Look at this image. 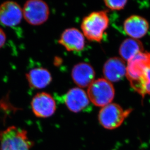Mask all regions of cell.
Returning a JSON list of instances; mask_svg holds the SVG:
<instances>
[{"label": "cell", "instance_id": "cell-1", "mask_svg": "<svg viewBox=\"0 0 150 150\" xmlns=\"http://www.w3.org/2000/svg\"><path fill=\"white\" fill-rule=\"evenodd\" d=\"M126 76L132 88L142 98L150 95V52H140L128 61Z\"/></svg>", "mask_w": 150, "mask_h": 150}, {"label": "cell", "instance_id": "cell-2", "mask_svg": "<svg viewBox=\"0 0 150 150\" xmlns=\"http://www.w3.org/2000/svg\"><path fill=\"white\" fill-rule=\"evenodd\" d=\"M109 21L106 11L93 12L83 20L81 28L83 35L88 40L100 42L108 26Z\"/></svg>", "mask_w": 150, "mask_h": 150}, {"label": "cell", "instance_id": "cell-3", "mask_svg": "<svg viewBox=\"0 0 150 150\" xmlns=\"http://www.w3.org/2000/svg\"><path fill=\"white\" fill-rule=\"evenodd\" d=\"M1 150H31L33 145L23 129L12 126L0 132Z\"/></svg>", "mask_w": 150, "mask_h": 150}, {"label": "cell", "instance_id": "cell-4", "mask_svg": "<svg viewBox=\"0 0 150 150\" xmlns=\"http://www.w3.org/2000/svg\"><path fill=\"white\" fill-rule=\"evenodd\" d=\"M87 94L93 105L103 108L113 100L115 89L110 82L105 78H99L88 86Z\"/></svg>", "mask_w": 150, "mask_h": 150}, {"label": "cell", "instance_id": "cell-5", "mask_svg": "<svg viewBox=\"0 0 150 150\" xmlns=\"http://www.w3.org/2000/svg\"><path fill=\"white\" fill-rule=\"evenodd\" d=\"M132 111L131 108L124 110L120 105L110 103L100 109L98 119L103 127L113 130L120 126Z\"/></svg>", "mask_w": 150, "mask_h": 150}, {"label": "cell", "instance_id": "cell-6", "mask_svg": "<svg viewBox=\"0 0 150 150\" xmlns=\"http://www.w3.org/2000/svg\"><path fill=\"white\" fill-rule=\"evenodd\" d=\"M23 17L32 25H40L48 19L50 10L48 4L41 0L26 1L23 8Z\"/></svg>", "mask_w": 150, "mask_h": 150}, {"label": "cell", "instance_id": "cell-7", "mask_svg": "<svg viewBox=\"0 0 150 150\" xmlns=\"http://www.w3.org/2000/svg\"><path fill=\"white\" fill-rule=\"evenodd\" d=\"M31 105L34 115L41 118L52 116L57 109L55 100L47 92H40L35 95Z\"/></svg>", "mask_w": 150, "mask_h": 150}, {"label": "cell", "instance_id": "cell-8", "mask_svg": "<svg viewBox=\"0 0 150 150\" xmlns=\"http://www.w3.org/2000/svg\"><path fill=\"white\" fill-rule=\"evenodd\" d=\"M63 101L68 109L74 113L85 111L90 106L88 94L79 88H72L68 91L63 97Z\"/></svg>", "mask_w": 150, "mask_h": 150}, {"label": "cell", "instance_id": "cell-9", "mask_svg": "<svg viewBox=\"0 0 150 150\" xmlns=\"http://www.w3.org/2000/svg\"><path fill=\"white\" fill-rule=\"evenodd\" d=\"M23 17V9L15 1H6L0 5V23L13 27L19 24Z\"/></svg>", "mask_w": 150, "mask_h": 150}, {"label": "cell", "instance_id": "cell-10", "mask_svg": "<svg viewBox=\"0 0 150 150\" xmlns=\"http://www.w3.org/2000/svg\"><path fill=\"white\" fill-rule=\"evenodd\" d=\"M58 43L67 51L79 52L83 50L85 47V37L77 29L69 28L62 33Z\"/></svg>", "mask_w": 150, "mask_h": 150}, {"label": "cell", "instance_id": "cell-11", "mask_svg": "<svg viewBox=\"0 0 150 150\" xmlns=\"http://www.w3.org/2000/svg\"><path fill=\"white\" fill-rule=\"evenodd\" d=\"M149 23L142 16L132 15L126 18L123 23V29L131 38L137 39L146 35L149 29Z\"/></svg>", "mask_w": 150, "mask_h": 150}, {"label": "cell", "instance_id": "cell-12", "mask_svg": "<svg viewBox=\"0 0 150 150\" xmlns=\"http://www.w3.org/2000/svg\"><path fill=\"white\" fill-rule=\"evenodd\" d=\"M126 67L122 58L114 57L105 62L103 68L105 79L109 82L120 81L126 75Z\"/></svg>", "mask_w": 150, "mask_h": 150}, {"label": "cell", "instance_id": "cell-13", "mask_svg": "<svg viewBox=\"0 0 150 150\" xmlns=\"http://www.w3.org/2000/svg\"><path fill=\"white\" fill-rule=\"evenodd\" d=\"M95 75L93 68L87 63H79L74 66L71 71L73 81L81 88L89 86L94 81Z\"/></svg>", "mask_w": 150, "mask_h": 150}, {"label": "cell", "instance_id": "cell-14", "mask_svg": "<svg viewBox=\"0 0 150 150\" xmlns=\"http://www.w3.org/2000/svg\"><path fill=\"white\" fill-rule=\"evenodd\" d=\"M30 87L34 89H42L50 85L52 77L50 71L45 68H35L30 70L26 75Z\"/></svg>", "mask_w": 150, "mask_h": 150}, {"label": "cell", "instance_id": "cell-15", "mask_svg": "<svg viewBox=\"0 0 150 150\" xmlns=\"http://www.w3.org/2000/svg\"><path fill=\"white\" fill-rule=\"evenodd\" d=\"M144 48L142 42L133 38H126L120 45L119 53L122 59L129 61L137 54L143 52Z\"/></svg>", "mask_w": 150, "mask_h": 150}, {"label": "cell", "instance_id": "cell-16", "mask_svg": "<svg viewBox=\"0 0 150 150\" xmlns=\"http://www.w3.org/2000/svg\"><path fill=\"white\" fill-rule=\"evenodd\" d=\"M105 4L108 8L112 10H120L124 8L127 2L125 0L122 1H113V0H106L105 1Z\"/></svg>", "mask_w": 150, "mask_h": 150}, {"label": "cell", "instance_id": "cell-17", "mask_svg": "<svg viewBox=\"0 0 150 150\" xmlns=\"http://www.w3.org/2000/svg\"><path fill=\"white\" fill-rule=\"evenodd\" d=\"M6 40V33L2 29L0 28V49L4 45Z\"/></svg>", "mask_w": 150, "mask_h": 150}, {"label": "cell", "instance_id": "cell-18", "mask_svg": "<svg viewBox=\"0 0 150 150\" xmlns=\"http://www.w3.org/2000/svg\"></svg>", "mask_w": 150, "mask_h": 150}]
</instances>
